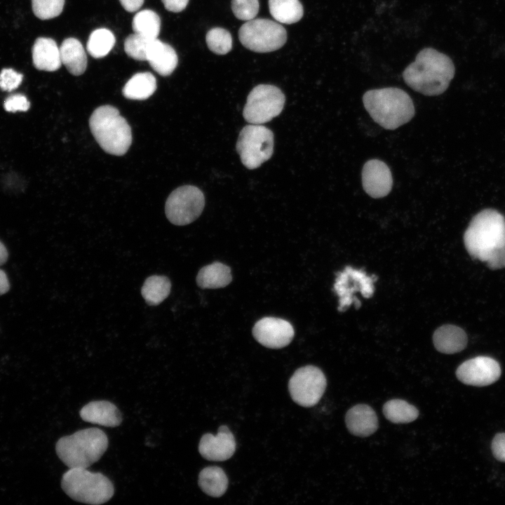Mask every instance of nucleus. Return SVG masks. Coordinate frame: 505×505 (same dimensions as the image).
Returning a JSON list of instances; mask_svg holds the SVG:
<instances>
[{"instance_id": "nucleus-1", "label": "nucleus", "mask_w": 505, "mask_h": 505, "mask_svg": "<svg viewBox=\"0 0 505 505\" xmlns=\"http://www.w3.org/2000/svg\"><path fill=\"white\" fill-rule=\"evenodd\" d=\"M464 242L473 259L491 269L505 267V218L497 210L487 208L477 213L464 232Z\"/></svg>"}, {"instance_id": "nucleus-2", "label": "nucleus", "mask_w": 505, "mask_h": 505, "mask_svg": "<svg viewBox=\"0 0 505 505\" xmlns=\"http://www.w3.org/2000/svg\"><path fill=\"white\" fill-rule=\"evenodd\" d=\"M454 65L450 57L432 48H425L404 70L406 84L424 95L442 94L454 76Z\"/></svg>"}, {"instance_id": "nucleus-3", "label": "nucleus", "mask_w": 505, "mask_h": 505, "mask_svg": "<svg viewBox=\"0 0 505 505\" xmlns=\"http://www.w3.org/2000/svg\"><path fill=\"white\" fill-rule=\"evenodd\" d=\"M363 102L372 119L388 130L396 129L408 123L415 113L412 98L398 88L368 90L363 96Z\"/></svg>"}, {"instance_id": "nucleus-4", "label": "nucleus", "mask_w": 505, "mask_h": 505, "mask_svg": "<svg viewBox=\"0 0 505 505\" xmlns=\"http://www.w3.org/2000/svg\"><path fill=\"white\" fill-rule=\"evenodd\" d=\"M107 447L105 433L97 428H88L60 438L56 443L55 451L69 469H88L101 458Z\"/></svg>"}, {"instance_id": "nucleus-5", "label": "nucleus", "mask_w": 505, "mask_h": 505, "mask_svg": "<svg viewBox=\"0 0 505 505\" xmlns=\"http://www.w3.org/2000/svg\"><path fill=\"white\" fill-rule=\"evenodd\" d=\"M89 126L97 142L108 154L123 155L131 144L130 127L113 106L97 108L90 117Z\"/></svg>"}, {"instance_id": "nucleus-6", "label": "nucleus", "mask_w": 505, "mask_h": 505, "mask_svg": "<svg viewBox=\"0 0 505 505\" xmlns=\"http://www.w3.org/2000/svg\"><path fill=\"white\" fill-rule=\"evenodd\" d=\"M61 487L74 501L97 505L108 501L114 495L112 481L101 473L84 468H71L62 476Z\"/></svg>"}, {"instance_id": "nucleus-7", "label": "nucleus", "mask_w": 505, "mask_h": 505, "mask_svg": "<svg viewBox=\"0 0 505 505\" xmlns=\"http://www.w3.org/2000/svg\"><path fill=\"white\" fill-rule=\"evenodd\" d=\"M273 132L260 124H250L241 131L236 150L242 163L248 169H255L269 160L273 154Z\"/></svg>"}, {"instance_id": "nucleus-8", "label": "nucleus", "mask_w": 505, "mask_h": 505, "mask_svg": "<svg viewBox=\"0 0 505 505\" xmlns=\"http://www.w3.org/2000/svg\"><path fill=\"white\" fill-rule=\"evenodd\" d=\"M243 46L257 53H269L281 48L286 42L285 28L269 19H252L244 23L238 31Z\"/></svg>"}, {"instance_id": "nucleus-9", "label": "nucleus", "mask_w": 505, "mask_h": 505, "mask_svg": "<svg viewBox=\"0 0 505 505\" xmlns=\"http://www.w3.org/2000/svg\"><path fill=\"white\" fill-rule=\"evenodd\" d=\"M285 101V95L278 87L258 85L248 94L243 116L250 123H264L281 114Z\"/></svg>"}, {"instance_id": "nucleus-10", "label": "nucleus", "mask_w": 505, "mask_h": 505, "mask_svg": "<svg viewBox=\"0 0 505 505\" xmlns=\"http://www.w3.org/2000/svg\"><path fill=\"white\" fill-rule=\"evenodd\" d=\"M204 206L205 198L201 189L192 185L182 186L167 198L166 215L173 224L186 225L200 216Z\"/></svg>"}, {"instance_id": "nucleus-11", "label": "nucleus", "mask_w": 505, "mask_h": 505, "mask_svg": "<svg viewBox=\"0 0 505 505\" xmlns=\"http://www.w3.org/2000/svg\"><path fill=\"white\" fill-rule=\"evenodd\" d=\"M326 384V378L321 369L306 365L297 369L292 375L288 390L296 403L303 407H312L321 400Z\"/></svg>"}, {"instance_id": "nucleus-12", "label": "nucleus", "mask_w": 505, "mask_h": 505, "mask_svg": "<svg viewBox=\"0 0 505 505\" xmlns=\"http://www.w3.org/2000/svg\"><path fill=\"white\" fill-rule=\"evenodd\" d=\"M375 280V276H368L364 271L351 267L338 273L334 284V290L339 297L338 310L343 311L352 304L358 308L361 302L355 294L370 297L374 293Z\"/></svg>"}, {"instance_id": "nucleus-13", "label": "nucleus", "mask_w": 505, "mask_h": 505, "mask_svg": "<svg viewBox=\"0 0 505 505\" xmlns=\"http://www.w3.org/2000/svg\"><path fill=\"white\" fill-rule=\"evenodd\" d=\"M501 375L499 363L488 356H477L462 363L456 370L457 379L462 383L483 386L495 382Z\"/></svg>"}, {"instance_id": "nucleus-14", "label": "nucleus", "mask_w": 505, "mask_h": 505, "mask_svg": "<svg viewBox=\"0 0 505 505\" xmlns=\"http://www.w3.org/2000/svg\"><path fill=\"white\" fill-rule=\"evenodd\" d=\"M252 335L262 345L271 349H280L290 344L295 332L292 325L284 319L264 317L255 324Z\"/></svg>"}, {"instance_id": "nucleus-15", "label": "nucleus", "mask_w": 505, "mask_h": 505, "mask_svg": "<svg viewBox=\"0 0 505 505\" xmlns=\"http://www.w3.org/2000/svg\"><path fill=\"white\" fill-rule=\"evenodd\" d=\"M361 177L364 191L372 198H383L391 191V172L388 166L380 160L368 161L363 167Z\"/></svg>"}, {"instance_id": "nucleus-16", "label": "nucleus", "mask_w": 505, "mask_h": 505, "mask_svg": "<svg viewBox=\"0 0 505 505\" xmlns=\"http://www.w3.org/2000/svg\"><path fill=\"white\" fill-rule=\"evenodd\" d=\"M236 441L233 433L225 425L220 426L216 436L204 434L199 442L201 455L210 461H224L234 454Z\"/></svg>"}, {"instance_id": "nucleus-17", "label": "nucleus", "mask_w": 505, "mask_h": 505, "mask_svg": "<svg viewBox=\"0 0 505 505\" xmlns=\"http://www.w3.org/2000/svg\"><path fill=\"white\" fill-rule=\"evenodd\" d=\"M345 423L349 432L358 437L369 436L378 427L375 412L365 404H358L351 408L346 414Z\"/></svg>"}, {"instance_id": "nucleus-18", "label": "nucleus", "mask_w": 505, "mask_h": 505, "mask_svg": "<svg viewBox=\"0 0 505 505\" xmlns=\"http://www.w3.org/2000/svg\"><path fill=\"white\" fill-rule=\"evenodd\" d=\"M79 415L85 422L107 427L118 426L122 422L117 407L107 400L90 402L81 408Z\"/></svg>"}, {"instance_id": "nucleus-19", "label": "nucleus", "mask_w": 505, "mask_h": 505, "mask_svg": "<svg viewBox=\"0 0 505 505\" xmlns=\"http://www.w3.org/2000/svg\"><path fill=\"white\" fill-rule=\"evenodd\" d=\"M147 61L153 69L161 76L170 75L175 69L178 58L175 49L157 38L149 46Z\"/></svg>"}, {"instance_id": "nucleus-20", "label": "nucleus", "mask_w": 505, "mask_h": 505, "mask_svg": "<svg viewBox=\"0 0 505 505\" xmlns=\"http://www.w3.org/2000/svg\"><path fill=\"white\" fill-rule=\"evenodd\" d=\"M33 65L39 70L54 72L61 65L60 48L50 38H37L32 47Z\"/></svg>"}, {"instance_id": "nucleus-21", "label": "nucleus", "mask_w": 505, "mask_h": 505, "mask_svg": "<svg viewBox=\"0 0 505 505\" xmlns=\"http://www.w3.org/2000/svg\"><path fill=\"white\" fill-rule=\"evenodd\" d=\"M436 349L443 354H452L462 351L467 344V336L463 329L454 325H444L433 333Z\"/></svg>"}, {"instance_id": "nucleus-22", "label": "nucleus", "mask_w": 505, "mask_h": 505, "mask_svg": "<svg viewBox=\"0 0 505 505\" xmlns=\"http://www.w3.org/2000/svg\"><path fill=\"white\" fill-rule=\"evenodd\" d=\"M60 51L62 64L70 74L79 76L84 73L87 67V56L78 39L72 37L65 39Z\"/></svg>"}, {"instance_id": "nucleus-23", "label": "nucleus", "mask_w": 505, "mask_h": 505, "mask_svg": "<svg viewBox=\"0 0 505 505\" xmlns=\"http://www.w3.org/2000/svg\"><path fill=\"white\" fill-rule=\"evenodd\" d=\"M231 269L218 262L202 267L196 276L198 285L203 289L224 288L231 281Z\"/></svg>"}, {"instance_id": "nucleus-24", "label": "nucleus", "mask_w": 505, "mask_h": 505, "mask_svg": "<svg viewBox=\"0 0 505 505\" xmlns=\"http://www.w3.org/2000/svg\"><path fill=\"white\" fill-rule=\"evenodd\" d=\"M156 89L155 76L150 72H140L127 81L123 88V94L130 100H144L149 97Z\"/></svg>"}, {"instance_id": "nucleus-25", "label": "nucleus", "mask_w": 505, "mask_h": 505, "mask_svg": "<svg viewBox=\"0 0 505 505\" xmlns=\"http://www.w3.org/2000/svg\"><path fill=\"white\" fill-rule=\"evenodd\" d=\"M198 483L203 492L213 497L223 495L228 487L227 475L218 466H208L202 469Z\"/></svg>"}, {"instance_id": "nucleus-26", "label": "nucleus", "mask_w": 505, "mask_h": 505, "mask_svg": "<svg viewBox=\"0 0 505 505\" xmlns=\"http://www.w3.org/2000/svg\"><path fill=\"white\" fill-rule=\"evenodd\" d=\"M171 283L168 277L154 275L145 280L141 294L147 304L156 306L169 295Z\"/></svg>"}, {"instance_id": "nucleus-27", "label": "nucleus", "mask_w": 505, "mask_h": 505, "mask_svg": "<svg viewBox=\"0 0 505 505\" xmlns=\"http://www.w3.org/2000/svg\"><path fill=\"white\" fill-rule=\"evenodd\" d=\"M269 9L276 21L284 24L295 23L304 14L299 0H269Z\"/></svg>"}, {"instance_id": "nucleus-28", "label": "nucleus", "mask_w": 505, "mask_h": 505, "mask_svg": "<svg viewBox=\"0 0 505 505\" xmlns=\"http://www.w3.org/2000/svg\"><path fill=\"white\" fill-rule=\"evenodd\" d=\"M385 417L394 424H407L415 421L419 416L418 410L401 399H392L383 406Z\"/></svg>"}, {"instance_id": "nucleus-29", "label": "nucleus", "mask_w": 505, "mask_h": 505, "mask_svg": "<svg viewBox=\"0 0 505 505\" xmlns=\"http://www.w3.org/2000/svg\"><path fill=\"white\" fill-rule=\"evenodd\" d=\"M113 33L105 28L94 30L90 35L86 48L88 53L95 58L106 56L115 44Z\"/></svg>"}, {"instance_id": "nucleus-30", "label": "nucleus", "mask_w": 505, "mask_h": 505, "mask_svg": "<svg viewBox=\"0 0 505 505\" xmlns=\"http://www.w3.org/2000/svg\"><path fill=\"white\" fill-rule=\"evenodd\" d=\"M134 33L156 39L161 29V19L152 10H142L137 13L132 22Z\"/></svg>"}, {"instance_id": "nucleus-31", "label": "nucleus", "mask_w": 505, "mask_h": 505, "mask_svg": "<svg viewBox=\"0 0 505 505\" xmlns=\"http://www.w3.org/2000/svg\"><path fill=\"white\" fill-rule=\"evenodd\" d=\"M206 41L208 48L217 55H225L232 48L231 34L221 27L210 29L206 34Z\"/></svg>"}, {"instance_id": "nucleus-32", "label": "nucleus", "mask_w": 505, "mask_h": 505, "mask_svg": "<svg viewBox=\"0 0 505 505\" xmlns=\"http://www.w3.org/2000/svg\"><path fill=\"white\" fill-rule=\"evenodd\" d=\"M153 39L134 33L125 39L124 50L129 57L134 60L147 61V52Z\"/></svg>"}, {"instance_id": "nucleus-33", "label": "nucleus", "mask_w": 505, "mask_h": 505, "mask_svg": "<svg viewBox=\"0 0 505 505\" xmlns=\"http://www.w3.org/2000/svg\"><path fill=\"white\" fill-rule=\"evenodd\" d=\"M34 15L41 20L58 17L62 13L65 0H32Z\"/></svg>"}, {"instance_id": "nucleus-34", "label": "nucleus", "mask_w": 505, "mask_h": 505, "mask_svg": "<svg viewBox=\"0 0 505 505\" xmlns=\"http://www.w3.org/2000/svg\"><path fill=\"white\" fill-rule=\"evenodd\" d=\"M231 7L236 18L248 21L257 15L260 6L258 0H231Z\"/></svg>"}, {"instance_id": "nucleus-35", "label": "nucleus", "mask_w": 505, "mask_h": 505, "mask_svg": "<svg viewBox=\"0 0 505 505\" xmlns=\"http://www.w3.org/2000/svg\"><path fill=\"white\" fill-rule=\"evenodd\" d=\"M23 76L11 68L3 69L0 73V88L11 91L17 88L22 81Z\"/></svg>"}, {"instance_id": "nucleus-36", "label": "nucleus", "mask_w": 505, "mask_h": 505, "mask_svg": "<svg viewBox=\"0 0 505 505\" xmlns=\"http://www.w3.org/2000/svg\"><path fill=\"white\" fill-rule=\"evenodd\" d=\"M29 102L22 94H14L8 97L4 102V108L7 112L27 111L29 108Z\"/></svg>"}, {"instance_id": "nucleus-37", "label": "nucleus", "mask_w": 505, "mask_h": 505, "mask_svg": "<svg viewBox=\"0 0 505 505\" xmlns=\"http://www.w3.org/2000/svg\"><path fill=\"white\" fill-rule=\"evenodd\" d=\"M492 451L499 461L505 462V433H497L492 441Z\"/></svg>"}, {"instance_id": "nucleus-38", "label": "nucleus", "mask_w": 505, "mask_h": 505, "mask_svg": "<svg viewBox=\"0 0 505 505\" xmlns=\"http://www.w3.org/2000/svg\"><path fill=\"white\" fill-rule=\"evenodd\" d=\"M166 10L173 13L183 11L187 6L189 0H161Z\"/></svg>"}, {"instance_id": "nucleus-39", "label": "nucleus", "mask_w": 505, "mask_h": 505, "mask_svg": "<svg viewBox=\"0 0 505 505\" xmlns=\"http://www.w3.org/2000/svg\"><path fill=\"white\" fill-rule=\"evenodd\" d=\"M122 7L128 12L138 11L144 3V0H119Z\"/></svg>"}, {"instance_id": "nucleus-40", "label": "nucleus", "mask_w": 505, "mask_h": 505, "mask_svg": "<svg viewBox=\"0 0 505 505\" xmlns=\"http://www.w3.org/2000/svg\"><path fill=\"white\" fill-rule=\"evenodd\" d=\"M10 289V284L6 273L0 269V295L6 293Z\"/></svg>"}, {"instance_id": "nucleus-41", "label": "nucleus", "mask_w": 505, "mask_h": 505, "mask_svg": "<svg viewBox=\"0 0 505 505\" xmlns=\"http://www.w3.org/2000/svg\"><path fill=\"white\" fill-rule=\"evenodd\" d=\"M8 258V252L5 245L0 241V266L4 264Z\"/></svg>"}]
</instances>
